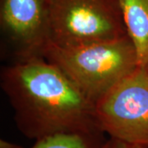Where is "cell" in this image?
<instances>
[{"label":"cell","mask_w":148,"mask_h":148,"mask_svg":"<svg viewBox=\"0 0 148 148\" xmlns=\"http://www.w3.org/2000/svg\"><path fill=\"white\" fill-rule=\"evenodd\" d=\"M0 85L26 138L36 141L58 133L102 132L95 103L45 58L4 66Z\"/></svg>","instance_id":"1"},{"label":"cell","mask_w":148,"mask_h":148,"mask_svg":"<svg viewBox=\"0 0 148 148\" xmlns=\"http://www.w3.org/2000/svg\"><path fill=\"white\" fill-rule=\"evenodd\" d=\"M44 58L56 65L94 103L140 68L127 36L68 47L51 44Z\"/></svg>","instance_id":"2"},{"label":"cell","mask_w":148,"mask_h":148,"mask_svg":"<svg viewBox=\"0 0 148 148\" xmlns=\"http://www.w3.org/2000/svg\"><path fill=\"white\" fill-rule=\"evenodd\" d=\"M52 45L62 47L127 36L119 0H49Z\"/></svg>","instance_id":"3"},{"label":"cell","mask_w":148,"mask_h":148,"mask_svg":"<svg viewBox=\"0 0 148 148\" xmlns=\"http://www.w3.org/2000/svg\"><path fill=\"white\" fill-rule=\"evenodd\" d=\"M99 127L110 138L148 148V69L138 68L95 102Z\"/></svg>","instance_id":"4"},{"label":"cell","mask_w":148,"mask_h":148,"mask_svg":"<svg viewBox=\"0 0 148 148\" xmlns=\"http://www.w3.org/2000/svg\"><path fill=\"white\" fill-rule=\"evenodd\" d=\"M0 30L13 63L44 58L52 44L49 0H0Z\"/></svg>","instance_id":"5"},{"label":"cell","mask_w":148,"mask_h":148,"mask_svg":"<svg viewBox=\"0 0 148 148\" xmlns=\"http://www.w3.org/2000/svg\"><path fill=\"white\" fill-rule=\"evenodd\" d=\"M119 3L139 67L148 69V0H119Z\"/></svg>","instance_id":"6"},{"label":"cell","mask_w":148,"mask_h":148,"mask_svg":"<svg viewBox=\"0 0 148 148\" xmlns=\"http://www.w3.org/2000/svg\"><path fill=\"white\" fill-rule=\"evenodd\" d=\"M106 141L103 132L58 133L36 140L31 148H101Z\"/></svg>","instance_id":"7"},{"label":"cell","mask_w":148,"mask_h":148,"mask_svg":"<svg viewBox=\"0 0 148 148\" xmlns=\"http://www.w3.org/2000/svg\"><path fill=\"white\" fill-rule=\"evenodd\" d=\"M101 148H145L137 145H132L129 143H124L117 139L109 138V139H106V141L104 144L101 146Z\"/></svg>","instance_id":"8"},{"label":"cell","mask_w":148,"mask_h":148,"mask_svg":"<svg viewBox=\"0 0 148 148\" xmlns=\"http://www.w3.org/2000/svg\"><path fill=\"white\" fill-rule=\"evenodd\" d=\"M0 148H24L21 146L16 144V143H11L4 139L0 140Z\"/></svg>","instance_id":"9"}]
</instances>
